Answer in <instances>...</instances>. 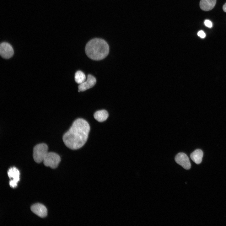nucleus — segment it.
I'll list each match as a JSON object with an SVG mask.
<instances>
[{
    "label": "nucleus",
    "instance_id": "obj_4",
    "mask_svg": "<svg viewBox=\"0 0 226 226\" xmlns=\"http://www.w3.org/2000/svg\"><path fill=\"white\" fill-rule=\"evenodd\" d=\"M60 161V157L58 154L50 152L47 153L43 162L45 166L55 169L58 166Z\"/></svg>",
    "mask_w": 226,
    "mask_h": 226
},
{
    "label": "nucleus",
    "instance_id": "obj_5",
    "mask_svg": "<svg viewBox=\"0 0 226 226\" xmlns=\"http://www.w3.org/2000/svg\"><path fill=\"white\" fill-rule=\"evenodd\" d=\"M8 175L10 179V186L12 188L17 186V183L19 180L20 173L16 168L13 167L10 168L8 171Z\"/></svg>",
    "mask_w": 226,
    "mask_h": 226
},
{
    "label": "nucleus",
    "instance_id": "obj_7",
    "mask_svg": "<svg viewBox=\"0 0 226 226\" xmlns=\"http://www.w3.org/2000/svg\"><path fill=\"white\" fill-rule=\"evenodd\" d=\"M175 162L186 170L189 169L191 167V163L187 156L185 153H180L175 158Z\"/></svg>",
    "mask_w": 226,
    "mask_h": 226
},
{
    "label": "nucleus",
    "instance_id": "obj_11",
    "mask_svg": "<svg viewBox=\"0 0 226 226\" xmlns=\"http://www.w3.org/2000/svg\"><path fill=\"white\" fill-rule=\"evenodd\" d=\"M203 156V152L200 149L195 150L190 154V158L192 160L197 164L201 163Z\"/></svg>",
    "mask_w": 226,
    "mask_h": 226
},
{
    "label": "nucleus",
    "instance_id": "obj_10",
    "mask_svg": "<svg viewBox=\"0 0 226 226\" xmlns=\"http://www.w3.org/2000/svg\"><path fill=\"white\" fill-rule=\"evenodd\" d=\"M216 0H201L200 7L201 9L205 11L212 9L215 6Z\"/></svg>",
    "mask_w": 226,
    "mask_h": 226
},
{
    "label": "nucleus",
    "instance_id": "obj_14",
    "mask_svg": "<svg viewBox=\"0 0 226 226\" xmlns=\"http://www.w3.org/2000/svg\"><path fill=\"white\" fill-rule=\"evenodd\" d=\"M204 23L205 25L208 28H210L212 27V22L209 20H205L204 21Z\"/></svg>",
    "mask_w": 226,
    "mask_h": 226
},
{
    "label": "nucleus",
    "instance_id": "obj_1",
    "mask_svg": "<svg viewBox=\"0 0 226 226\" xmlns=\"http://www.w3.org/2000/svg\"><path fill=\"white\" fill-rule=\"evenodd\" d=\"M90 130L89 125L87 121L82 118L77 119L63 135V142L70 149L80 148L87 141Z\"/></svg>",
    "mask_w": 226,
    "mask_h": 226
},
{
    "label": "nucleus",
    "instance_id": "obj_8",
    "mask_svg": "<svg viewBox=\"0 0 226 226\" xmlns=\"http://www.w3.org/2000/svg\"><path fill=\"white\" fill-rule=\"evenodd\" d=\"M96 81L94 76L91 74L88 75L87 80L78 86V91H83L92 88L96 84Z\"/></svg>",
    "mask_w": 226,
    "mask_h": 226
},
{
    "label": "nucleus",
    "instance_id": "obj_13",
    "mask_svg": "<svg viewBox=\"0 0 226 226\" xmlns=\"http://www.w3.org/2000/svg\"><path fill=\"white\" fill-rule=\"evenodd\" d=\"M74 78L75 82L79 84L84 82L86 78L85 74L81 71H78L76 72Z\"/></svg>",
    "mask_w": 226,
    "mask_h": 226
},
{
    "label": "nucleus",
    "instance_id": "obj_2",
    "mask_svg": "<svg viewBox=\"0 0 226 226\" xmlns=\"http://www.w3.org/2000/svg\"><path fill=\"white\" fill-rule=\"evenodd\" d=\"M109 51L107 43L100 38H94L89 41L85 47L87 56L94 60H100L105 58Z\"/></svg>",
    "mask_w": 226,
    "mask_h": 226
},
{
    "label": "nucleus",
    "instance_id": "obj_6",
    "mask_svg": "<svg viewBox=\"0 0 226 226\" xmlns=\"http://www.w3.org/2000/svg\"><path fill=\"white\" fill-rule=\"evenodd\" d=\"M13 48L9 44L6 42L1 44L0 53L2 57L5 59L9 58L13 56Z\"/></svg>",
    "mask_w": 226,
    "mask_h": 226
},
{
    "label": "nucleus",
    "instance_id": "obj_15",
    "mask_svg": "<svg viewBox=\"0 0 226 226\" xmlns=\"http://www.w3.org/2000/svg\"><path fill=\"white\" fill-rule=\"evenodd\" d=\"M198 36L202 38H204L206 36V34L202 30H200L197 33Z\"/></svg>",
    "mask_w": 226,
    "mask_h": 226
},
{
    "label": "nucleus",
    "instance_id": "obj_3",
    "mask_svg": "<svg viewBox=\"0 0 226 226\" xmlns=\"http://www.w3.org/2000/svg\"><path fill=\"white\" fill-rule=\"evenodd\" d=\"M47 145L44 143L38 144L34 147L33 157L37 163H40L43 161L45 157L48 153Z\"/></svg>",
    "mask_w": 226,
    "mask_h": 226
},
{
    "label": "nucleus",
    "instance_id": "obj_12",
    "mask_svg": "<svg viewBox=\"0 0 226 226\" xmlns=\"http://www.w3.org/2000/svg\"><path fill=\"white\" fill-rule=\"evenodd\" d=\"M108 116V112L104 110L97 111L94 115L95 119L99 122H102L105 121Z\"/></svg>",
    "mask_w": 226,
    "mask_h": 226
},
{
    "label": "nucleus",
    "instance_id": "obj_16",
    "mask_svg": "<svg viewBox=\"0 0 226 226\" xmlns=\"http://www.w3.org/2000/svg\"><path fill=\"white\" fill-rule=\"evenodd\" d=\"M223 11L226 12V3L223 6Z\"/></svg>",
    "mask_w": 226,
    "mask_h": 226
},
{
    "label": "nucleus",
    "instance_id": "obj_9",
    "mask_svg": "<svg viewBox=\"0 0 226 226\" xmlns=\"http://www.w3.org/2000/svg\"><path fill=\"white\" fill-rule=\"evenodd\" d=\"M31 210L35 214L41 218L46 217L47 213L46 207L43 204L36 203L32 206Z\"/></svg>",
    "mask_w": 226,
    "mask_h": 226
}]
</instances>
